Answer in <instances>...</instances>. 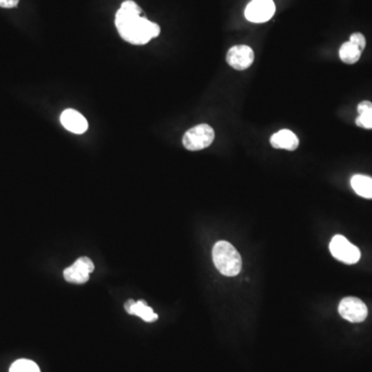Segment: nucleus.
Segmentation results:
<instances>
[{
    "instance_id": "16",
    "label": "nucleus",
    "mask_w": 372,
    "mask_h": 372,
    "mask_svg": "<svg viewBox=\"0 0 372 372\" xmlns=\"http://www.w3.org/2000/svg\"><path fill=\"white\" fill-rule=\"evenodd\" d=\"M349 41H351V43H353V45H357V47L359 48V49L361 50L362 52H363V50L365 49L366 39L365 37H364V35L362 34V33H353V34L351 35V37H349Z\"/></svg>"
},
{
    "instance_id": "15",
    "label": "nucleus",
    "mask_w": 372,
    "mask_h": 372,
    "mask_svg": "<svg viewBox=\"0 0 372 372\" xmlns=\"http://www.w3.org/2000/svg\"><path fill=\"white\" fill-rule=\"evenodd\" d=\"M10 372H41L37 363L31 360L20 359L12 364Z\"/></svg>"
},
{
    "instance_id": "17",
    "label": "nucleus",
    "mask_w": 372,
    "mask_h": 372,
    "mask_svg": "<svg viewBox=\"0 0 372 372\" xmlns=\"http://www.w3.org/2000/svg\"><path fill=\"white\" fill-rule=\"evenodd\" d=\"M20 0H0V8H12L18 6Z\"/></svg>"
},
{
    "instance_id": "5",
    "label": "nucleus",
    "mask_w": 372,
    "mask_h": 372,
    "mask_svg": "<svg viewBox=\"0 0 372 372\" xmlns=\"http://www.w3.org/2000/svg\"><path fill=\"white\" fill-rule=\"evenodd\" d=\"M339 314L351 322H362L368 316L367 306L355 297H347L341 300L338 306Z\"/></svg>"
},
{
    "instance_id": "7",
    "label": "nucleus",
    "mask_w": 372,
    "mask_h": 372,
    "mask_svg": "<svg viewBox=\"0 0 372 372\" xmlns=\"http://www.w3.org/2000/svg\"><path fill=\"white\" fill-rule=\"evenodd\" d=\"M275 14L273 0H251L245 8V17L252 23H264Z\"/></svg>"
},
{
    "instance_id": "10",
    "label": "nucleus",
    "mask_w": 372,
    "mask_h": 372,
    "mask_svg": "<svg viewBox=\"0 0 372 372\" xmlns=\"http://www.w3.org/2000/svg\"><path fill=\"white\" fill-rule=\"evenodd\" d=\"M270 144L275 149L293 151L299 146V138L289 130H281L270 138Z\"/></svg>"
},
{
    "instance_id": "4",
    "label": "nucleus",
    "mask_w": 372,
    "mask_h": 372,
    "mask_svg": "<svg viewBox=\"0 0 372 372\" xmlns=\"http://www.w3.org/2000/svg\"><path fill=\"white\" fill-rule=\"evenodd\" d=\"M330 251L336 260L345 264H355L361 258L359 248L341 235L334 236L331 240Z\"/></svg>"
},
{
    "instance_id": "8",
    "label": "nucleus",
    "mask_w": 372,
    "mask_h": 372,
    "mask_svg": "<svg viewBox=\"0 0 372 372\" xmlns=\"http://www.w3.org/2000/svg\"><path fill=\"white\" fill-rule=\"evenodd\" d=\"M254 60V50L245 45H234L227 54V64L237 70H244L249 68Z\"/></svg>"
},
{
    "instance_id": "3",
    "label": "nucleus",
    "mask_w": 372,
    "mask_h": 372,
    "mask_svg": "<svg viewBox=\"0 0 372 372\" xmlns=\"http://www.w3.org/2000/svg\"><path fill=\"white\" fill-rule=\"evenodd\" d=\"M215 132L210 125L206 123L198 124L190 128L184 134V147L189 151L202 150L212 144L214 141Z\"/></svg>"
},
{
    "instance_id": "2",
    "label": "nucleus",
    "mask_w": 372,
    "mask_h": 372,
    "mask_svg": "<svg viewBox=\"0 0 372 372\" xmlns=\"http://www.w3.org/2000/svg\"><path fill=\"white\" fill-rule=\"evenodd\" d=\"M212 258L217 270L225 276H237L241 272V256L229 242H217L213 247Z\"/></svg>"
},
{
    "instance_id": "13",
    "label": "nucleus",
    "mask_w": 372,
    "mask_h": 372,
    "mask_svg": "<svg viewBox=\"0 0 372 372\" xmlns=\"http://www.w3.org/2000/svg\"><path fill=\"white\" fill-rule=\"evenodd\" d=\"M359 117L355 119V124L367 130H372V103L364 101L358 105Z\"/></svg>"
},
{
    "instance_id": "1",
    "label": "nucleus",
    "mask_w": 372,
    "mask_h": 372,
    "mask_svg": "<svg viewBox=\"0 0 372 372\" xmlns=\"http://www.w3.org/2000/svg\"><path fill=\"white\" fill-rule=\"evenodd\" d=\"M141 12L136 2L126 0L116 14L115 25L120 37L132 45H145L161 33V27L141 17Z\"/></svg>"
},
{
    "instance_id": "6",
    "label": "nucleus",
    "mask_w": 372,
    "mask_h": 372,
    "mask_svg": "<svg viewBox=\"0 0 372 372\" xmlns=\"http://www.w3.org/2000/svg\"><path fill=\"white\" fill-rule=\"evenodd\" d=\"M93 270L94 265L92 260L87 256H82L63 271V276L68 282L83 285L88 281L90 273Z\"/></svg>"
},
{
    "instance_id": "9",
    "label": "nucleus",
    "mask_w": 372,
    "mask_h": 372,
    "mask_svg": "<svg viewBox=\"0 0 372 372\" xmlns=\"http://www.w3.org/2000/svg\"><path fill=\"white\" fill-rule=\"evenodd\" d=\"M60 121L66 130L74 134H84L88 128V122L84 116L76 110L68 109L62 112Z\"/></svg>"
},
{
    "instance_id": "11",
    "label": "nucleus",
    "mask_w": 372,
    "mask_h": 372,
    "mask_svg": "<svg viewBox=\"0 0 372 372\" xmlns=\"http://www.w3.org/2000/svg\"><path fill=\"white\" fill-rule=\"evenodd\" d=\"M124 308L128 313L138 316L147 322H155L158 318V316L153 311L152 308L147 305L144 301L136 302L134 300H128L124 304Z\"/></svg>"
},
{
    "instance_id": "12",
    "label": "nucleus",
    "mask_w": 372,
    "mask_h": 372,
    "mask_svg": "<svg viewBox=\"0 0 372 372\" xmlns=\"http://www.w3.org/2000/svg\"><path fill=\"white\" fill-rule=\"evenodd\" d=\"M351 185L362 198H372V178L365 175L353 176Z\"/></svg>"
},
{
    "instance_id": "14",
    "label": "nucleus",
    "mask_w": 372,
    "mask_h": 372,
    "mask_svg": "<svg viewBox=\"0 0 372 372\" xmlns=\"http://www.w3.org/2000/svg\"><path fill=\"white\" fill-rule=\"evenodd\" d=\"M362 51L351 41H347L339 49V57L344 63L353 64L361 57Z\"/></svg>"
}]
</instances>
